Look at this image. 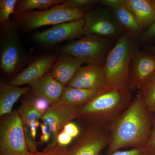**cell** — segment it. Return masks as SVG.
<instances>
[{"mask_svg": "<svg viewBox=\"0 0 155 155\" xmlns=\"http://www.w3.org/2000/svg\"><path fill=\"white\" fill-rule=\"evenodd\" d=\"M153 115L140 92L110 125L107 155L123 148L145 147L151 133Z\"/></svg>", "mask_w": 155, "mask_h": 155, "instance_id": "6da1fadb", "label": "cell"}, {"mask_svg": "<svg viewBox=\"0 0 155 155\" xmlns=\"http://www.w3.org/2000/svg\"><path fill=\"white\" fill-rule=\"evenodd\" d=\"M132 101L130 91L120 87H105L88 103L79 107L76 119L86 125L109 128Z\"/></svg>", "mask_w": 155, "mask_h": 155, "instance_id": "7a4b0ae2", "label": "cell"}, {"mask_svg": "<svg viewBox=\"0 0 155 155\" xmlns=\"http://www.w3.org/2000/svg\"><path fill=\"white\" fill-rule=\"evenodd\" d=\"M84 35L118 39L122 35L110 11L105 8L92 9L84 14Z\"/></svg>", "mask_w": 155, "mask_h": 155, "instance_id": "30bf717a", "label": "cell"}, {"mask_svg": "<svg viewBox=\"0 0 155 155\" xmlns=\"http://www.w3.org/2000/svg\"><path fill=\"white\" fill-rule=\"evenodd\" d=\"M80 127L74 122H71L67 123L63 128V130L72 138L75 139L77 137L81 132Z\"/></svg>", "mask_w": 155, "mask_h": 155, "instance_id": "1f68e13d", "label": "cell"}, {"mask_svg": "<svg viewBox=\"0 0 155 155\" xmlns=\"http://www.w3.org/2000/svg\"><path fill=\"white\" fill-rule=\"evenodd\" d=\"M101 91L66 87L58 102L69 105L80 107L88 103Z\"/></svg>", "mask_w": 155, "mask_h": 155, "instance_id": "44dd1931", "label": "cell"}, {"mask_svg": "<svg viewBox=\"0 0 155 155\" xmlns=\"http://www.w3.org/2000/svg\"><path fill=\"white\" fill-rule=\"evenodd\" d=\"M108 11L123 34L138 38L143 32L135 17L125 4Z\"/></svg>", "mask_w": 155, "mask_h": 155, "instance_id": "d6986e66", "label": "cell"}, {"mask_svg": "<svg viewBox=\"0 0 155 155\" xmlns=\"http://www.w3.org/2000/svg\"><path fill=\"white\" fill-rule=\"evenodd\" d=\"M0 48L1 69L6 74H13L21 68L24 57L16 29L11 24L1 32Z\"/></svg>", "mask_w": 155, "mask_h": 155, "instance_id": "9c48e42d", "label": "cell"}, {"mask_svg": "<svg viewBox=\"0 0 155 155\" xmlns=\"http://www.w3.org/2000/svg\"><path fill=\"white\" fill-rule=\"evenodd\" d=\"M85 13L73 8L67 1L44 11H32L14 17L17 25L26 30H33L46 26L56 25L82 19Z\"/></svg>", "mask_w": 155, "mask_h": 155, "instance_id": "277c9868", "label": "cell"}, {"mask_svg": "<svg viewBox=\"0 0 155 155\" xmlns=\"http://www.w3.org/2000/svg\"><path fill=\"white\" fill-rule=\"evenodd\" d=\"M152 2L153 5L155 7V0H151Z\"/></svg>", "mask_w": 155, "mask_h": 155, "instance_id": "e575fe53", "label": "cell"}, {"mask_svg": "<svg viewBox=\"0 0 155 155\" xmlns=\"http://www.w3.org/2000/svg\"><path fill=\"white\" fill-rule=\"evenodd\" d=\"M17 0H1L0 1V24L2 28L11 25L10 17L15 14V8Z\"/></svg>", "mask_w": 155, "mask_h": 155, "instance_id": "603a6c76", "label": "cell"}, {"mask_svg": "<svg viewBox=\"0 0 155 155\" xmlns=\"http://www.w3.org/2000/svg\"><path fill=\"white\" fill-rule=\"evenodd\" d=\"M106 77L104 67L87 65L81 67L66 87L101 91L104 88Z\"/></svg>", "mask_w": 155, "mask_h": 155, "instance_id": "9a60e30c", "label": "cell"}, {"mask_svg": "<svg viewBox=\"0 0 155 155\" xmlns=\"http://www.w3.org/2000/svg\"><path fill=\"white\" fill-rule=\"evenodd\" d=\"M100 4L108 10L125 4V0H100Z\"/></svg>", "mask_w": 155, "mask_h": 155, "instance_id": "d6a6232c", "label": "cell"}, {"mask_svg": "<svg viewBox=\"0 0 155 155\" xmlns=\"http://www.w3.org/2000/svg\"><path fill=\"white\" fill-rule=\"evenodd\" d=\"M22 120L17 110L3 116L0 122V155H30Z\"/></svg>", "mask_w": 155, "mask_h": 155, "instance_id": "8992f818", "label": "cell"}, {"mask_svg": "<svg viewBox=\"0 0 155 155\" xmlns=\"http://www.w3.org/2000/svg\"><path fill=\"white\" fill-rule=\"evenodd\" d=\"M108 52L104 65L106 87L134 90L129 76L130 62L140 44L137 38L123 34Z\"/></svg>", "mask_w": 155, "mask_h": 155, "instance_id": "3957f363", "label": "cell"}, {"mask_svg": "<svg viewBox=\"0 0 155 155\" xmlns=\"http://www.w3.org/2000/svg\"><path fill=\"white\" fill-rule=\"evenodd\" d=\"M27 86L20 87L7 83H2L0 86V116L10 114L15 103L23 95L30 91Z\"/></svg>", "mask_w": 155, "mask_h": 155, "instance_id": "ffe728a7", "label": "cell"}, {"mask_svg": "<svg viewBox=\"0 0 155 155\" xmlns=\"http://www.w3.org/2000/svg\"><path fill=\"white\" fill-rule=\"evenodd\" d=\"M68 147L50 143L43 150L31 153L30 155H67Z\"/></svg>", "mask_w": 155, "mask_h": 155, "instance_id": "484cf974", "label": "cell"}, {"mask_svg": "<svg viewBox=\"0 0 155 155\" xmlns=\"http://www.w3.org/2000/svg\"><path fill=\"white\" fill-rule=\"evenodd\" d=\"M137 39L140 45L147 44L148 43L155 41V21L149 28L142 33Z\"/></svg>", "mask_w": 155, "mask_h": 155, "instance_id": "4316f807", "label": "cell"}, {"mask_svg": "<svg viewBox=\"0 0 155 155\" xmlns=\"http://www.w3.org/2000/svg\"><path fill=\"white\" fill-rule=\"evenodd\" d=\"M129 76L134 89H144L155 76V56L137 50L130 62Z\"/></svg>", "mask_w": 155, "mask_h": 155, "instance_id": "7c38bea8", "label": "cell"}, {"mask_svg": "<svg viewBox=\"0 0 155 155\" xmlns=\"http://www.w3.org/2000/svg\"><path fill=\"white\" fill-rule=\"evenodd\" d=\"M125 5L133 14L143 31L155 21V7L151 0H125Z\"/></svg>", "mask_w": 155, "mask_h": 155, "instance_id": "ac0fdd59", "label": "cell"}, {"mask_svg": "<svg viewBox=\"0 0 155 155\" xmlns=\"http://www.w3.org/2000/svg\"><path fill=\"white\" fill-rule=\"evenodd\" d=\"M109 141V127L86 125L68 147L67 155H100Z\"/></svg>", "mask_w": 155, "mask_h": 155, "instance_id": "ba28073f", "label": "cell"}, {"mask_svg": "<svg viewBox=\"0 0 155 155\" xmlns=\"http://www.w3.org/2000/svg\"><path fill=\"white\" fill-rule=\"evenodd\" d=\"M30 86L35 96L46 100L51 105L59 101L66 87L56 80L50 72Z\"/></svg>", "mask_w": 155, "mask_h": 155, "instance_id": "2e32d148", "label": "cell"}, {"mask_svg": "<svg viewBox=\"0 0 155 155\" xmlns=\"http://www.w3.org/2000/svg\"><path fill=\"white\" fill-rule=\"evenodd\" d=\"M140 92L148 110L151 114H155V76Z\"/></svg>", "mask_w": 155, "mask_h": 155, "instance_id": "cb8c5ba5", "label": "cell"}, {"mask_svg": "<svg viewBox=\"0 0 155 155\" xmlns=\"http://www.w3.org/2000/svg\"><path fill=\"white\" fill-rule=\"evenodd\" d=\"M74 139L62 130L59 132L56 139V143L61 146L67 147L71 144Z\"/></svg>", "mask_w": 155, "mask_h": 155, "instance_id": "4dcf8cb0", "label": "cell"}, {"mask_svg": "<svg viewBox=\"0 0 155 155\" xmlns=\"http://www.w3.org/2000/svg\"><path fill=\"white\" fill-rule=\"evenodd\" d=\"M64 0H20L17 1L15 15H22L31 12L35 9L44 11L52 6L63 4Z\"/></svg>", "mask_w": 155, "mask_h": 155, "instance_id": "7402d4cb", "label": "cell"}, {"mask_svg": "<svg viewBox=\"0 0 155 155\" xmlns=\"http://www.w3.org/2000/svg\"><path fill=\"white\" fill-rule=\"evenodd\" d=\"M67 3L73 8L84 13L92 10L96 5L100 4V0H69Z\"/></svg>", "mask_w": 155, "mask_h": 155, "instance_id": "d4e9b609", "label": "cell"}, {"mask_svg": "<svg viewBox=\"0 0 155 155\" xmlns=\"http://www.w3.org/2000/svg\"><path fill=\"white\" fill-rule=\"evenodd\" d=\"M79 107L57 102L50 106L41 121V143L56 144L57 135L67 123L76 119Z\"/></svg>", "mask_w": 155, "mask_h": 155, "instance_id": "52a82bcc", "label": "cell"}, {"mask_svg": "<svg viewBox=\"0 0 155 155\" xmlns=\"http://www.w3.org/2000/svg\"><path fill=\"white\" fill-rule=\"evenodd\" d=\"M111 40L97 35H85L65 45L61 51L64 54L74 56L84 64L104 67Z\"/></svg>", "mask_w": 155, "mask_h": 155, "instance_id": "5b68a950", "label": "cell"}, {"mask_svg": "<svg viewBox=\"0 0 155 155\" xmlns=\"http://www.w3.org/2000/svg\"><path fill=\"white\" fill-rule=\"evenodd\" d=\"M56 59L57 56L54 54L39 57L22 72L11 78L8 83L17 86L24 84L30 85L50 72Z\"/></svg>", "mask_w": 155, "mask_h": 155, "instance_id": "5bb4252c", "label": "cell"}, {"mask_svg": "<svg viewBox=\"0 0 155 155\" xmlns=\"http://www.w3.org/2000/svg\"><path fill=\"white\" fill-rule=\"evenodd\" d=\"M35 96L29 91L25 94L17 110L22 120V127L26 144L29 152L37 151L36 135L37 128L40 126L42 115L34 107Z\"/></svg>", "mask_w": 155, "mask_h": 155, "instance_id": "8fae6325", "label": "cell"}, {"mask_svg": "<svg viewBox=\"0 0 155 155\" xmlns=\"http://www.w3.org/2000/svg\"><path fill=\"white\" fill-rule=\"evenodd\" d=\"M34 104L37 110L42 116L45 114L51 106L49 102L46 100L35 97Z\"/></svg>", "mask_w": 155, "mask_h": 155, "instance_id": "83f0119b", "label": "cell"}, {"mask_svg": "<svg viewBox=\"0 0 155 155\" xmlns=\"http://www.w3.org/2000/svg\"><path fill=\"white\" fill-rule=\"evenodd\" d=\"M84 20L82 19L54 25L48 30L38 32L34 39L39 44H56L68 40L80 38L84 35Z\"/></svg>", "mask_w": 155, "mask_h": 155, "instance_id": "4fadbf2b", "label": "cell"}, {"mask_svg": "<svg viewBox=\"0 0 155 155\" xmlns=\"http://www.w3.org/2000/svg\"><path fill=\"white\" fill-rule=\"evenodd\" d=\"M142 49L146 51L155 56V45H144L142 47Z\"/></svg>", "mask_w": 155, "mask_h": 155, "instance_id": "836d02e7", "label": "cell"}, {"mask_svg": "<svg viewBox=\"0 0 155 155\" xmlns=\"http://www.w3.org/2000/svg\"><path fill=\"white\" fill-rule=\"evenodd\" d=\"M108 155H149L145 147L134 148L128 150H118Z\"/></svg>", "mask_w": 155, "mask_h": 155, "instance_id": "f1b7e54d", "label": "cell"}, {"mask_svg": "<svg viewBox=\"0 0 155 155\" xmlns=\"http://www.w3.org/2000/svg\"><path fill=\"white\" fill-rule=\"evenodd\" d=\"M145 148L149 154L155 153V115L153 114V115L151 133Z\"/></svg>", "mask_w": 155, "mask_h": 155, "instance_id": "f546056e", "label": "cell"}, {"mask_svg": "<svg viewBox=\"0 0 155 155\" xmlns=\"http://www.w3.org/2000/svg\"><path fill=\"white\" fill-rule=\"evenodd\" d=\"M149 155H155V153L152 154H150Z\"/></svg>", "mask_w": 155, "mask_h": 155, "instance_id": "d590c367", "label": "cell"}, {"mask_svg": "<svg viewBox=\"0 0 155 155\" xmlns=\"http://www.w3.org/2000/svg\"><path fill=\"white\" fill-rule=\"evenodd\" d=\"M83 64L74 56L63 54L56 61L50 72L58 82L66 86Z\"/></svg>", "mask_w": 155, "mask_h": 155, "instance_id": "e0dca14e", "label": "cell"}]
</instances>
